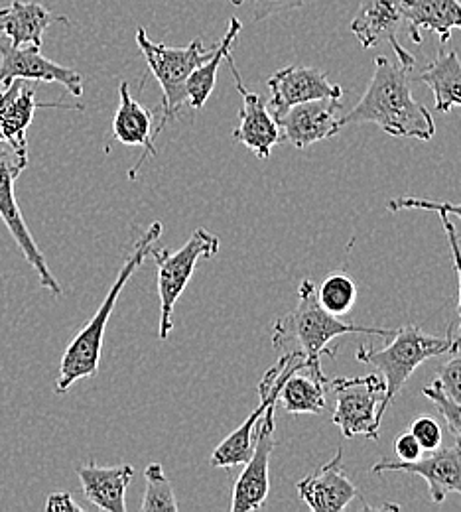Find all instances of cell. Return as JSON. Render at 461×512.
Listing matches in <instances>:
<instances>
[{
  "label": "cell",
  "instance_id": "obj_1",
  "mask_svg": "<svg viewBox=\"0 0 461 512\" xmlns=\"http://www.w3.org/2000/svg\"><path fill=\"white\" fill-rule=\"evenodd\" d=\"M408 67L393 64L379 56L375 60L373 79L361 101L341 117V128L347 125H377L391 136L432 140L436 125L430 111L412 97Z\"/></svg>",
  "mask_w": 461,
  "mask_h": 512
},
{
  "label": "cell",
  "instance_id": "obj_2",
  "mask_svg": "<svg viewBox=\"0 0 461 512\" xmlns=\"http://www.w3.org/2000/svg\"><path fill=\"white\" fill-rule=\"evenodd\" d=\"M316 282L306 278L298 288V302L294 310L274 323L272 345L282 353L298 355L310 367H322V357L335 359L331 341L341 335L361 333L373 337H393L396 329L367 327L351 321L339 320L322 308L316 296Z\"/></svg>",
  "mask_w": 461,
  "mask_h": 512
},
{
  "label": "cell",
  "instance_id": "obj_3",
  "mask_svg": "<svg viewBox=\"0 0 461 512\" xmlns=\"http://www.w3.org/2000/svg\"><path fill=\"white\" fill-rule=\"evenodd\" d=\"M162 229L164 227L158 221L146 229V233L138 239L131 255L125 260L123 268L119 270L115 284L111 286L109 294L105 296V300L99 306V310L95 312V316L87 321V325L67 345L66 353L60 363V375L56 381L58 394H64L81 379H91L97 375L101 353H103L105 329H107L109 318L117 306V300H119L121 292L125 290L127 282L131 280L132 274L136 272V268L144 262V258L150 253V247L156 245L158 237L162 235Z\"/></svg>",
  "mask_w": 461,
  "mask_h": 512
},
{
  "label": "cell",
  "instance_id": "obj_4",
  "mask_svg": "<svg viewBox=\"0 0 461 512\" xmlns=\"http://www.w3.org/2000/svg\"><path fill=\"white\" fill-rule=\"evenodd\" d=\"M391 339V345L379 351L367 345L357 349V361L375 367L385 379L383 414H387L402 386L424 361L446 353L456 355L461 349V335L454 337L452 329H448V335H428L416 325H404L396 329Z\"/></svg>",
  "mask_w": 461,
  "mask_h": 512
},
{
  "label": "cell",
  "instance_id": "obj_5",
  "mask_svg": "<svg viewBox=\"0 0 461 512\" xmlns=\"http://www.w3.org/2000/svg\"><path fill=\"white\" fill-rule=\"evenodd\" d=\"M136 44L146 60L150 73L162 87L164 103H162V119L158 121V134L164 130L168 121H174L184 105H188L186 83L192 71L209 60L211 50H205L201 40L196 38L186 48H170L158 42H152L144 28L136 30Z\"/></svg>",
  "mask_w": 461,
  "mask_h": 512
},
{
  "label": "cell",
  "instance_id": "obj_6",
  "mask_svg": "<svg viewBox=\"0 0 461 512\" xmlns=\"http://www.w3.org/2000/svg\"><path fill=\"white\" fill-rule=\"evenodd\" d=\"M219 253V237L205 229H196L186 245L170 253L164 247H150V253L158 270V296H160V329L158 337L164 341L174 329V308L182 298L188 282L194 276L199 260Z\"/></svg>",
  "mask_w": 461,
  "mask_h": 512
},
{
  "label": "cell",
  "instance_id": "obj_7",
  "mask_svg": "<svg viewBox=\"0 0 461 512\" xmlns=\"http://www.w3.org/2000/svg\"><path fill=\"white\" fill-rule=\"evenodd\" d=\"M26 166H28V148H16L8 142H0V219L4 221L6 229L10 231L14 243L22 251L26 262L38 274L42 288H46L56 296H62L64 290L54 278L46 262V256L42 255V251L38 249L14 195V182L26 170Z\"/></svg>",
  "mask_w": 461,
  "mask_h": 512
},
{
  "label": "cell",
  "instance_id": "obj_8",
  "mask_svg": "<svg viewBox=\"0 0 461 512\" xmlns=\"http://www.w3.org/2000/svg\"><path fill=\"white\" fill-rule=\"evenodd\" d=\"M335 396V410L331 422L341 430L345 438L363 436L367 440H379L385 402V379L379 375L335 379L328 383Z\"/></svg>",
  "mask_w": 461,
  "mask_h": 512
},
{
  "label": "cell",
  "instance_id": "obj_9",
  "mask_svg": "<svg viewBox=\"0 0 461 512\" xmlns=\"http://www.w3.org/2000/svg\"><path fill=\"white\" fill-rule=\"evenodd\" d=\"M302 357L292 355V353H284L276 365H272L263 381L259 384V396H261V406L257 410H253L249 414V418L229 436L225 438L215 451L211 453V465L213 467H223V469H231L237 465H245L253 453V444H255V430L259 420L263 418L264 412L268 410V406L278 404V392L280 386L284 383L286 375L290 373V369L300 361Z\"/></svg>",
  "mask_w": 461,
  "mask_h": 512
},
{
  "label": "cell",
  "instance_id": "obj_10",
  "mask_svg": "<svg viewBox=\"0 0 461 512\" xmlns=\"http://www.w3.org/2000/svg\"><path fill=\"white\" fill-rule=\"evenodd\" d=\"M14 79L60 83L73 97L83 95V77L75 69L48 60L40 46H12L0 34V87Z\"/></svg>",
  "mask_w": 461,
  "mask_h": 512
},
{
  "label": "cell",
  "instance_id": "obj_11",
  "mask_svg": "<svg viewBox=\"0 0 461 512\" xmlns=\"http://www.w3.org/2000/svg\"><path fill=\"white\" fill-rule=\"evenodd\" d=\"M274 408L268 406L263 418L257 424V438L253 444V453L245 463L243 473L239 475L233 487V503L231 511L249 512L263 509L264 501L270 493V455L276 446L274 442Z\"/></svg>",
  "mask_w": 461,
  "mask_h": 512
},
{
  "label": "cell",
  "instance_id": "obj_12",
  "mask_svg": "<svg viewBox=\"0 0 461 512\" xmlns=\"http://www.w3.org/2000/svg\"><path fill=\"white\" fill-rule=\"evenodd\" d=\"M270 91V101L266 103L272 117L280 119L288 109L316 99H339L343 97L341 85L328 79V73L318 67L288 65L278 69L266 81Z\"/></svg>",
  "mask_w": 461,
  "mask_h": 512
},
{
  "label": "cell",
  "instance_id": "obj_13",
  "mask_svg": "<svg viewBox=\"0 0 461 512\" xmlns=\"http://www.w3.org/2000/svg\"><path fill=\"white\" fill-rule=\"evenodd\" d=\"M385 471H402L422 477L428 485L430 501L440 505L450 493L461 495V442H456L452 448L428 451V455H422L412 463L385 457L371 467V473L375 475Z\"/></svg>",
  "mask_w": 461,
  "mask_h": 512
},
{
  "label": "cell",
  "instance_id": "obj_14",
  "mask_svg": "<svg viewBox=\"0 0 461 512\" xmlns=\"http://www.w3.org/2000/svg\"><path fill=\"white\" fill-rule=\"evenodd\" d=\"M341 111L343 105L339 99H316L288 109L276 123L284 142L298 150H306L320 140L339 134Z\"/></svg>",
  "mask_w": 461,
  "mask_h": 512
},
{
  "label": "cell",
  "instance_id": "obj_15",
  "mask_svg": "<svg viewBox=\"0 0 461 512\" xmlns=\"http://www.w3.org/2000/svg\"><path fill=\"white\" fill-rule=\"evenodd\" d=\"M402 24H404L402 0H361V6L351 22V32L365 50L375 48L381 42H389L395 50L398 64L412 69L416 64L414 56L406 48H402V44L396 40Z\"/></svg>",
  "mask_w": 461,
  "mask_h": 512
},
{
  "label": "cell",
  "instance_id": "obj_16",
  "mask_svg": "<svg viewBox=\"0 0 461 512\" xmlns=\"http://www.w3.org/2000/svg\"><path fill=\"white\" fill-rule=\"evenodd\" d=\"M225 62L231 69V75L235 79L239 95L243 97V105L239 111V127L233 130V138L237 142H241L245 148H249L257 158L266 160L272 154V148L278 142H282L280 127H278L276 119L272 117L263 97L259 93H251L245 87L241 73L233 60V54H229L225 58Z\"/></svg>",
  "mask_w": 461,
  "mask_h": 512
},
{
  "label": "cell",
  "instance_id": "obj_17",
  "mask_svg": "<svg viewBox=\"0 0 461 512\" xmlns=\"http://www.w3.org/2000/svg\"><path fill=\"white\" fill-rule=\"evenodd\" d=\"M38 109L83 111V105L38 103L36 89L26 79H14L0 87V142H8L16 148H28L26 132Z\"/></svg>",
  "mask_w": 461,
  "mask_h": 512
},
{
  "label": "cell",
  "instance_id": "obj_18",
  "mask_svg": "<svg viewBox=\"0 0 461 512\" xmlns=\"http://www.w3.org/2000/svg\"><path fill=\"white\" fill-rule=\"evenodd\" d=\"M300 499L314 512H341L357 497V489L343 469V451L304 477L298 485Z\"/></svg>",
  "mask_w": 461,
  "mask_h": 512
},
{
  "label": "cell",
  "instance_id": "obj_19",
  "mask_svg": "<svg viewBox=\"0 0 461 512\" xmlns=\"http://www.w3.org/2000/svg\"><path fill=\"white\" fill-rule=\"evenodd\" d=\"M158 134L154 125V115L144 109L136 99H132L129 83L123 81L119 87V109L113 117V138L125 146H140L144 148V154L132 168L131 178H136V172L144 164L146 158L156 156L154 136Z\"/></svg>",
  "mask_w": 461,
  "mask_h": 512
},
{
  "label": "cell",
  "instance_id": "obj_20",
  "mask_svg": "<svg viewBox=\"0 0 461 512\" xmlns=\"http://www.w3.org/2000/svg\"><path fill=\"white\" fill-rule=\"evenodd\" d=\"M75 473L91 505L105 512H127L125 497L134 477L132 465L101 467L97 463H87L79 465Z\"/></svg>",
  "mask_w": 461,
  "mask_h": 512
},
{
  "label": "cell",
  "instance_id": "obj_21",
  "mask_svg": "<svg viewBox=\"0 0 461 512\" xmlns=\"http://www.w3.org/2000/svg\"><path fill=\"white\" fill-rule=\"evenodd\" d=\"M328 379L322 367H310L300 359L278 392V402L288 414H322L328 408Z\"/></svg>",
  "mask_w": 461,
  "mask_h": 512
},
{
  "label": "cell",
  "instance_id": "obj_22",
  "mask_svg": "<svg viewBox=\"0 0 461 512\" xmlns=\"http://www.w3.org/2000/svg\"><path fill=\"white\" fill-rule=\"evenodd\" d=\"M54 22H67L66 16L52 14L38 2H20L0 8V34L12 46H40L44 44V32Z\"/></svg>",
  "mask_w": 461,
  "mask_h": 512
},
{
  "label": "cell",
  "instance_id": "obj_23",
  "mask_svg": "<svg viewBox=\"0 0 461 512\" xmlns=\"http://www.w3.org/2000/svg\"><path fill=\"white\" fill-rule=\"evenodd\" d=\"M402 4L408 36L416 44L422 42V30L438 34L442 46L450 42L452 30H461L460 0H402Z\"/></svg>",
  "mask_w": 461,
  "mask_h": 512
},
{
  "label": "cell",
  "instance_id": "obj_24",
  "mask_svg": "<svg viewBox=\"0 0 461 512\" xmlns=\"http://www.w3.org/2000/svg\"><path fill=\"white\" fill-rule=\"evenodd\" d=\"M418 79L432 91L438 113L461 107V60L456 50L446 52L442 46L436 58L422 69Z\"/></svg>",
  "mask_w": 461,
  "mask_h": 512
},
{
  "label": "cell",
  "instance_id": "obj_25",
  "mask_svg": "<svg viewBox=\"0 0 461 512\" xmlns=\"http://www.w3.org/2000/svg\"><path fill=\"white\" fill-rule=\"evenodd\" d=\"M243 30V24L239 18H231L229 20V28L225 32V36L219 40V44L211 50V56L209 60H205L203 64L196 67L186 83V93H188V105L192 109H201L209 95L213 93L215 89V83H217V71L221 64L225 62V58L231 54V48L235 44V40L239 38Z\"/></svg>",
  "mask_w": 461,
  "mask_h": 512
},
{
  "label": "cell",
  "instance_id": "obj_26",
  "mask_svg": "<svg viewBox=\"0 0 461 512\" xmlns=\"http://www.w3.org/2000/svg\"><path fill=\"white\" fill-rule=\"evenodd\" d=\"M316 296L326 312L341 318L351 312L357 302V284L347 272L335 270L324 278L320 286H316Z\"/></svg>",
  "mask_w": 461,
  "mask_h": 512
},
{
  "label": "cell",
  "instance_id": "obj_27",
  "mask_svg": "<svg viewBox=\"0 0 461 512\" xmlns=\"http://www.w3.org/2000/svg\"><path fill=\"white\" fill-rule=\"evenodd\" d=\"M144 479H146V491H144V499L140 505L142 512H160L170 511L176 512L180 509L174 489L162 469L160 463H150L144 471Z\"/></svg>",
  "mask_w": 461,
  "mask_h": 512
},
{
  "label": "cell",
  "instance_id": "obj_28",
  "mask_svg": "<svg viewBox=\"0 0 461 512\" xmlns=\"http://www.w3.org/2000/svg\"><path fill=\"white\" fill-rule=\"evenodd\" d=\"M424 396L430 398V402L438 408L442 418L446 420L448 430L454 434V438L461 442V402L450 398L438 381H432L428 386H424Z\"/></svg>",
  "mask_w": 461,
  "mask_h": 512
},
{
  "label": "cell",
  "instance_id": "obj_29",
  "mask_svg": "<svg viewBox=\"0 0 461 512\" xmlns=\"http://www.w3.org/2000/svg\"><path fill=\"white\" fill-rule=\"evenodd\" d=\"M387 209L391 213H398L402 209H422V211H434V213H446V215H456L461 219V203H450V201H432V199H422V197H395L387 203Z\"/></svg>",
  "mask_w": 461,
  "mask_h": 512
},
{
  "label": "cell",
  "instance_id": "obj_30",
  "mask_svg": "<svg viewBox=\"0 0 461 512\" xmlns=\"http://www.w3.org/2000/svg\"><path fill=\"white\" fill-rule=\"evenodd\" d=\"M408 432L418 440V444L424 451H434L442 446V438H444L442 426L438 424V420H434L428 414L414 418Z\"/></svg>",
  "mask_w": 461,
  "mask_h": 512
},
{
  "label": "cell",
  "instance_id": "obj_31",
  "mask_svg": "<svg viewBox=\"0 0 461 512\" xmlns=\"http://www.w3.org/2000/svg\"><path fill=\"white\" fill-rule=\"evenodd\" d=\"M235 6L247 4L251 2L253 10H251V18L255 22H263L270 16H276L280 12H288V10H296L302 8L304 4H308L310 0H229Z\"/></svg>",
  "mask_w": 461,
  "mask_h": 512
},
{
  "label": "cell",
  "instance_id": "obj_32",
  "mask_svg": "<svg viewBox=\"0 0 461 512\" xmlns=\"http://www.w3.org/2000/svg\"><path fill=\"white\" fill-rule=\"evenodd\" d=\"M436 381L450 398L461 402V357L458 353L438 369Z\"/></svg>",
  "mask_w": 461,
  "mask_h": 512
},
{
  "label": "cell",
  "instance_id": "obj_33",
  "mask_svg": "<svg viewBox=\"0 0 461 512\" xmlns=\"http://www.w3.org/2000/svg\"><path fill=\"white\" fill-rule=\"evenodd\" d=\"M440 221H442V227L446 231V237H448V243H450V251H452V258H454V268H456V274H458V314H460V325H458V333L461 335V245L460 237L456 233V227L452 225L450 217L446 213H438Z\"/></svg>",
  "mask_w": 461,
  "mask_h": 512
},
{
  "label": "cell",
  "instance_id": "obj_34",
  "mask_svg": "<svg viewBox=\"0 0 461 512\" xmlns=\"http://www.w3.org/2000/svg\"><path fill=\"white\" fill-rule=\"evenodd\" d=\"M395 453L398 461L412 463L422 457L424 449L418 444V440L410 432H402L395 440Z\"/></svg>",
  "mask_w": 461,
  "mask_h": 512
},
{
  "label": "cell",
  "instance_id": "obj_35",
  "mask_svg": "<svg viewBox=\"0 0 461 512\" xmlns=\"http://www.w3.org/2000/svg\"><path fill=\"white\" fill-rule=\"evenodd\" d=\"M44 509L48 512H83V509L73 501V497L69 493H52L44 505Z\"/></svg>",
  "mask_w": 461,
  "mask_h": 512
}]
</instances>
